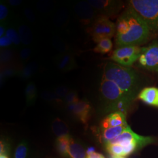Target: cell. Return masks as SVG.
I'll list each match as a JSON object with an SVG mask.
<instances>
[{"instance_id": "cell-15", "label": "cell", "mask_w": 158, "mask_h": 158, "mask_svg": "<svg viewBox=\"0 0 158 158\" xmlns=\"http://www.w3.org/2000/svg\"><path fill=\"white\" fill-rule=\"evenodd\" d=\"M128 127V125L125 124L118 127L102 130V138L105 142L112 140L121 135Z\"/></svg>"}, {"instance_id": "cell-35", "label": "cell", "mask_w": 158, "mask_h": 158, "mask_svg": "<svg viewBox=\"0 0 158 158\" xmlns=\"http://www.w3.org/2000/svg\"><path fill=\"white\" fill-rule=\"evenodd\" d=\"M24 12H25V16L31 23H34L35 21V20H36L35 16L34 15L33 11L30 8H26L24 11Z\"/></svg>"}, {"instance_id": "cell-28", "label": "cell", "mask_w": 158, "mask_h": 158, "mask_svg": "<svg viewBox=\"0 0 158 158\" xmlns=\"http://www.w3.org/2000/svg\"><path fill=\"white\" fill-rule=\"evenodd\" d=\"M53 44L55 49L61 53L68 52V46L62 40L59 38H55L53 40Z\"/></svg>"}, {"instance_id": "cell-41", "label": "cell", "mask_w": 158, "mask_h": 158, "mask_svg": "<svg viewBox=\"0 0 158 158\" xmlns=\"http://www.w3.org/2000/svg\"><path fill=\"white\" fill-rule=\"evenodd\" d=\"M0 158H9L6 155H1Z\"/></svg>"}, {"instance_id": "cell-38", "label": "cell", "mask_w": 158, "mask_h": 158, "mask_svg": "<svg viewBox=\"0 0 158 158\" xmlns=\"http://www.w3.org/2000/svg\"><path fill=\"white\" fill-rule=\"evenodd\" d=\"M8 3L12 6H18L22 3V1L21 0H10L8 1Z\"/></svg>"}, {"instance_id": "cell-23", "label": "cell", "mask_w": 158, "mask_h": 158, "mask_svg": "<svg viewBox=\"0 0 158 158\" xmlns=\"http://www.w3.org/2000/svg\"><path fill=\"white\" fill-rule=\"evenodd\" d=\"M106 149L113 156L124 157V147L118 144H106Z\"/></svg>"}, {"instance_id": "cell-20", "label": "cell", "mask_w": 158, "mask_h": 158, "mask_svg": "<svg viewBox=\"0 0 158 158\" xmlns=\"http://www.w3.org/2000/svg\"><path fill=\"white\" fill-rule=\"evenodd\" d=\"M72 137L69 135L62 136L57 138V148L63 156L66 157L67 149Z\"/></svg>"}, {"instance_id": "cell-21", "label": "cell", "mask_w": 158, "mask_h": 158, "mask_svg": "<svg viewBox=\"0 0 158 158\" xmlns=\"http://www.w3.org/2000/svg\"><path fill=\"white\" fill-rule=\"evenodd\" d=\"M25 92L27 104H31L34 102L37 97V89L34 83H29L25 88Z\"/></svg>"}, {"instance_id": "cell-5", "label": "cell", "mask_w": 158, "mask_h": 158, "mask_svg": "<svg viewBox=\"0 0 158 158\" xmlns=\"http://www.w3.org/2000/svg\"><path fill=\"white\" fill-rule=\"evenodd\" d=\"M142 48L139 46H130L117 48L111 55V59L120 66L129 68L138 60Z\"/></svg>"}, {"instance_id": "cell-10", "label": "cell", "mask_w": 158, "mask_h": 158, "mask_svg": "<svg viewBox=\"0 0 158 158\" xmlns=\"http://www.w3.org/2000/svg\"><path fill=\"white\" fill-rule=\"evenodd\" d=\"M74 10L79 19L83 24L88 25L92 22L94 17V10L87 1H82L77 4Z\"/></svg>"}, {"instance_id": "cell-13", "label": "cell", "mask_w": 158, "mask_h": 158, "mask_svg": "<svg viewBox=\"0 0 158 158\" xmlns=\"http://www.w3.org/2000/svg\"><path fill=\"white\" fill-rule=\"evenodd\" d=\"M138 98L149 105L158 107V89L153 87L144 88L139 93Z\"/></svg>"}, {"instance_id": "cell-40", "label": "cell", "mask_w": 158, "mask_h": 158, "mask_svg": "<svg viewBox=\"0 0 158 158\" xmlns=\"http://www.w3.org/2000/svg\"><path fill=\"white\" fill-rule=\"evenodd\" d=\"M95 152V149L93 147H89L87 148L86 153H87V155H89Z\"/></svg>"}, {"instance_id": "cell-31", "label": "cell", "mask_w": 158, "mask_h": 158, "mask_svg": "<svg viewBox=\"0 0 158 158\" xmlns=\"http://www.w3.org/2000/svg\"><path fill=\"white\" fill-rule=\"evenodd\" d=\"M32 53V50L28 48H23L19 54V58L20 60L23 62H26L27 60H28L29 57L31 56Z\"/></svg>"}, {"instance_id": "cell-4", "label": "cell", "mask_w": 158, "mask_h": 158, "mask_svg": "<svg viewBox=\"0 0 158 158\" xmlns=\"http://www.w3.org/2000/svg\"><path fill=\"white\" fill-rule=\"evenodd\" d=\"M89 32L93 40L98 43L101 40L113 37L116 32V25L108 17L99 15L95 19Z\"/></svg>"}, {"instance_id": "cell-36", "label": "cell", "mask_w": 158, "mask_h": 158, "mask_svg": "<svg viewBox=\"0 0 158 158\" xmlns=\"http://www.w3.org/2000/svg\"><path fill=\"white\" fill-rule=\"evenodd\" d=\"M0 152L1 155H7V153L8 152V147L7 145V143L2 140H1V147H0Z\"/></svg>"}, {"instance_id": "cell-17", "label": "cell", "mask_w": 158, "mask_h": 158, "mask_svg": "<svg viewBox=\"0 0 158 158\" xmlns=\"http://www.w3.org/2000/svg\"><path fill=\"white\" fill-rule=\"evenodd\" d=\"M18 32L21 41L24 45H28L33 40V36L31 29L25 25H21L19 27Z\"/></svg>"}, {"instance_id": "cell-9", "label": "cell", "mask_w": 158, "mask_h": 158, "mask_svg": "<svg viewBox=\"0 0 158 158\" xmlns=\"http://www.w3.org/2000/svg\"><path fill=\"white\" fill-rule=\"evenodd\" d=\"M68 109L83 124L88 125L91 115V106L87 100H80L69 105Z\"/></svg>"}, {"instance_id": "cell-27", "label": "cell", "mask_w": 158, "mask_h": 158, "mask_svg": "<svg viewBox=\"0 0 158 158\" xmlns=\"http://www.w3.org/2000/svg\"><path fill=\"white\" fill-rule=\"evenodd\" d=\"M79 97L76 91H70L68 95L65 97L63 99V102L66 103L67 106H69L79 102Z\"/></svg>"}, {"instance_id": "cell-29", "label": "cell", "mask_w": 158, "mask_h": 158, "mask_svg": "<svg viewBox=\"0 0 158 158\" xmlns=\"http://www.w3.org/2000/svg\"><path fill=\"white\" fill-rule=\"evenodd\" d=\"M42 97L48 101H55V102H63L62 100L60 99L55 94V93L51 91H43L42 93Z\"/></svg>"}, {"instance_id": "cell-12", "label": "cell", "mask_w": 158, "mask_h": 158, "mask_svg": "<svg viewBox=\"0 0 158 158\" xmlns=\"http://www.w3.org/2000/svg\"><path fill=\"white\" fill-rule=\"evenodd\" d=\"M57 68L63 72H68L76 68V63L73 55L70 53H64L55 59Z\"/></svg>"}, {"instance_id": "cell-7", "label": "cell", "mask_w": 158, "mask_h": 158, "mask_svg": "<svg viewBox=\"0 0 158 158\" xmlns=\"http://www.w3.org/2000/svg\"><path fill=\"white\" fill-rule=\"evenodd\" d=\"M153 138L149 136L139 135L131 129L130 126L118 136L112 140L105 142L106 144H118L123 147L135 143L142 148L147 145L151 143Z\"/></svg>"}, {"instance_id": "cell-1", "label": "cell", "mask_w": 158, "mask_h": 158, "mask_svg": "<svg viewBox=\"0 0 158 158\" xmlns=\"http://www.w3.org/2000/svg\"><path fill=\"white\" fill-rule=\"evenodd\" d=\"M115 25L117 48L139 46L146 43L152 35L146 23L130 6L120 15Z\"/></svg>"}, {"instance_id": "cell-18", "label": "cell", "mask_w": 158, "mask_h": 158, "mask_svg": "<svg viewBox=\"0 0 158 158\" xmlns=\"http://www.w3.org/2000/svg\"><path fill=\"white\" fill-rule=\"evenodd\" d=\"M113 46V42L111 39H104L97 43V45L93 49V51L97 53L106 54L112 50Z\"/></svg>"}, {"instance_id": "cell-8", "label": "cell", "mask_w": 158, "mask_h": 158, "mask_svg": "<svg viewBox=\"0 0 158 158\" xmlns=\"http://www.w3.org/2000/svg\"><path fill=\"white\" fill-rule=\"evenodd\" d=\"M87 2L93 9L100 13V15L108 18L117 14L122 7V2L110 0H89Z\"/></svg>"}, {"instance_id": "cell-32", "label": "cell", "mask_w": 158, "mask_h": 158, "mask_svg": "<svg viewBox=\"0 0 158 158\" xmlns=\"http://www.w3.org/2000/svg\"><path fill=\"white\" fill-rule=\"evenodd\" d=\"M8 15V10L7 6L3 3H1L0 4V21L1 23L4 22Z\"/></svg>"}, {"instance_id": "cell-11", "label": "cell", "mask_w": 158, "mask_h": 158, "mask_svg": "<svg viewBox=\"0 0 158 158\" xmlns=\"http://www.w3.org/2000/svg\"><path fill=\"white\" fill-rule=\"evenodd\" d=\"M127 124L124 113L116 111L111 113L104 119L101 123V130L118 127Z\"/></svg>"}, {"instance_id": "cell-26", "label": "cell", "mask_w": 158, "mask_h": 158, "mask_svg": "<svg viewBox=\"0 0 158 158\" xmlns=\"http://www.w3.org/2000/svg\"><path fill=\"white\" fill-rule=\"evenodd\" d=\"M6 36L10 40L12 43L15 46H19L21 44V39L17 31L14 28H8L6 29Z\"/></svg>"}, {"instance_id": "cell-24", "label": "cell", "mask_w": 158, "mask_h": 158, "mask_svg": "<svg viewBox=\"0 0 158 158\" xmlns=\"http://www.w3.org/2000/svg\"><path fill=\"white\" fill-rule=\"evenodd\" d=\"M28 147L26 142H21L17 147L14 158H27Z\"/></svg>"}, {"instance_id": "cell-25", "label": "cell", "mask_w": 158, "mask_h": 158, "mask_svg": "<svg viewBox=\"0 0 158 158\" xmlns=\"http://www.w3.org/2000/svg\"><path fill=\"white\" fill-rule=\"evenodd\" d=\"M18 73V72H17L16 68L6 65L1 69V81L2 82V81H4L5 79L12 77Z\"/></svg>"}, {"instance_id": "cell-37", "label": "cell", "mask_w": 158, "mask_h": 158, "mask_svg": "<svg viewBox=\"0 0 158 158\" xmlns=\"http://www.w3.org/2000/svg\"><path fill=\"white\" fill-rule=\"evenodd\" d=\"M87 158H105V157L101 153L95 152L89 155H87Z\"/></svg>"}, {"instance_id": "cell-19", "label": "cell", "mask_w": 158, "mask_h": 158, "mask_svg": "<svg viewBox=\"0 0 158 158\" xmlns=\"http://www.w3.org/2000/svg\"><path fill=\"white\" fill-rule=\"evenodd\" d=\"M38 65L36 63L31 62L26 65L18 72V75L21 79L27 80L31 77L36 73Z\"/></svg>"}, {"instance_id": "cell-14", "label": "cell", "mask_w": 158, "mask_h": 158, "mask_svg": "<svg viewBox=\"0 0 158 158\" xmlns=\"http://www.w3.org/2000/svg\"><path fill=\"white\" fill-rule=\"evenodd\" d=\"M66 157L69 158H87V155L83 147L72 138L67 149Z\"/></svg>"}, {"instance_id": "cell-42", "label": "cell", "mask_w": 158, "mask_h": 158, "mask_svg": "<svg viewBox=\"0 0 158 158\" xmlns=\"http://www.w3.org/2000/svg\"><path fill=\"white\" fill-rule=\"evenodd\" d=\"M124 158L123 156H112V158Z\"/></svg>"}, {"instance_id": "cell-22", "label": "cell", "mask_w": 158, "mask_h": 158, "mask_svg": "<svg viewBox=\"0 0 158 158\" xmlns=\"http://www.w3.org/2000/svg\"><path fill=\"white\" fill-rule=\"evenodd\" d=\"M14 57L13 51L10 49L4 48L1 49V55H0V61L1 64L2 65H7L9 63L11 62Z\"/></svg>"}, {"instance_id": "cell-2", "label": "cell", "mask_w": 158, "mask_h": 158, "mask_svg": "<svg viewBox=\"0 0 158 158\" xmlns=\"http://www.w3.org/2000/svg\"><path fill=\"white\" fill-rule=\"evenodd\" d=\"M102 76L114 81L132 102L142 90L141 79L137 72L131 68L108 62L104 66Z\"/></svg>"}, {"instance_id": "cell-34", "label": "cell", "mask_w": 158, "mask_h": 158, "mask_svg": "<svg viewBox=\"0 0 158 158\" xmlns=\"http://www.w3.org/2000/svg\"><path fill=\"white\" fill-rule=\"evenodd\" d=\"M38 8L42 12H46L51 10L52 8V4L51 2L45 1L44 2H40L38 4Z\"/></svg>"}, {"instance_id": "cell-6", "label": "cell", "mask_w": 158, "mask_h": 158, "mask_svg": "<svg viewBox=\"0 0 158 158\" xmlns=\"http://www.w3.org/2000/svg\"><path fill=\"white\" fill-rule=\"evenodd\" d=\"M139 66L148 71L158 72V40L153 41L149 45L142 48L138 59Z\"/></svg>"}, {"instance_id": "cell-30", "label": "cell", "mask_w": 158, "mask_h": 158, "mask_svg": "<svg viewBox=\"0 0 158 158\" xmlns=\"http://www.w3.org/2000/svg\"><path fill=\"white\" fill-rule=\"evenodd\" d=\"M70 92L69 89L67 87L65 86H60L57 87L54 91L55 94L60 99L62 100L65 98V97L68 95V93Z\"/></svg>"}, {"instance_id": "cell-16", "label": "cell", "mask_w": 158, "mask_h": 158, "mask_svg": "<svg viewBox=\"0 0 158 158\" xmlns=\"http://www.w3.org/2000/svg\"><path fill=\"white\" fill-rule=\"evenodd\" d=\"M52 130L58 137L69 135V128L66 123L62 119H55L52 123Z\"/></svg>"}, {"instance_id": "cell-39", "label": "cell", "mask_w": 158, "mask_h": 158, "mask_svg": "<svg viewBox=\"0 0 158 158\" xmlns=\"http://www.w3.org/2000/svg\"><path fill=\"white\" fill-rule=\"evenodd\" d=\"M6 28L4 26V23H1V26H0V36L2 37L4 36H5V34H6Z\"/></svg>"}, {"instance_id": "cell-33", "label": "cell", "mask_w": 158, "mask_h": 158, "mask_svg": "<svg viewBox=\"0 0 158 158\" xmlns=\"http://www.w3.org/2000/svg\"><path fill=\"white\" fill-rule=\"evenodd\" d=\"M12 44V43L11 41L6 35L2 36V37H1V38H0L1 49L7 48L8 47L11 45Z\"/></svg>"}, {"instance_id": "cell-3", "label": "cell", "mask_w": 158, "mask_h": 158, "mask_svg": "<svg viewBox=\"0 0 158 158\" xmlns=\"http://www.w3.org/2000/svg\"><path fill=\"white\" fill-rule=\"evenodd\" d=\"M129 6L146 23L152 35H158V0H131Z\"/></svg>"}]
</instances>
